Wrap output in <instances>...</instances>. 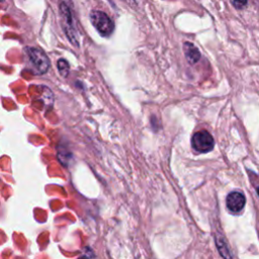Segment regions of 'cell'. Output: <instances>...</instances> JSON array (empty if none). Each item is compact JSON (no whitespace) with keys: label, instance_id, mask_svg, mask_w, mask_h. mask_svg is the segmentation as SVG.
I'll use <instances>...</instances> for the list:
<instances>
[{"label":"cell","instance_id":"9c48e42d","mask_svg":"<svg viewBox=\"0 0 259 259\" xmlns=\"http://www.w3.org/2000/svg\"><path fill=\"white\" fill-rule=\"evenodd\" d=\"M248 3V0H233V4L237 9L244 8Z\"/></svg>","mask_w":259,"mask_h":259},{"label":"cell","instance_id":"6da1fadb","mask_svg":"<svg viewBox=\"0 0 259 259\" xmlns=\"http://www.w3.org/2000/svg\"><path fill=\"white\" fill-rule=\"evenodd\" d=\"M59 9H60L61 25L65 32V35H66L67 39L73 46L77 47L79 44L78 43V34H77V30L75 27V22H74V17H73L72 11H71L70 7L65 2L60 3Z\"/></svg>","mask_w":259,"mask_h":259},{"label":"cell","instance_id":"277c9868","mask_svg":"<svg viewBox=\"0 0 259 259\" xmlns=\"http://www.w3.org/2000/svg\"><path fill=\"white\" fill-rule=\"evenodd\" d=\"M192 148L200 153H208L213 150L215 141L213 136L208 131H200L192 136L191 139Z\"/></svg>","mask_w":259,"mask_h":259},{"label":"cell","instance_id":"30bf717a","mask_svg":"<svg viewBox=\"0 0 259 259\" xmlns=\"http://www.w3.org/2000/svg\"><path fill=\"white\" fill-rule=\"evenodd\" d=\"M257 193H258V196H259V188L257 189Z\"/></svg>","mask_w":259,"mask_h":259},{"label":"cell","instance_id":"ba28073f","mask_svg":"<svg viewBox=\"0 0 259 259\" xmlns=\"http://www.w3.org/2000/svg\"><path fill=\"white\" fill-rule=\"evenodd\" d=\"M57 66H58V70H59V73L61 74V76L66 78L69 74V63L65 59H60V60H58Z\"/></svg>","mask_w":259,"mask_h":259},{"label":"cell","instance_id":"7a4b0ae2","mask_svg":"<svg viewBox=\"0 0 259 259\" xmlns=\"http://www.w3.org/2000/svg\"><path fill=\"white\" fill-rule=\"evenodd\" d=\"M26 54L29 59L31 67L34 69L36 74L43 75L48 72L51 64L47 54L43 50L39 48L29 47L26 48Z\"/></svg>","mask_w":259,"mask_h":259},{"label":"cell","instance_id":"8992f818","mask_svg":"<svg viewBox=\"0 0 259 259\" xmlns=\"http://www.w3.org/2000/svg\"><path fill=\"white\" fill-rule=\"evenodd\" d=\"M183 51H184L185 58H186V60L188 61L189 64H196L200 61L201 52L193 44H191L189 42L184 43Z\"/></svg>","mask_w":259,"mask_h":259},{"label":"cell","instance_id":"8fae6325","mask_svg":"<svg viewBox=\"0 0 259 259\" xmlns=\"http://www.w3.org/2000/svg\"><path fill=\"white\" fill-rule=\"evenodd\" d=\"M0 1H2V0H0Z\"/></svg>","mask_w":259,"mask_h":259},{"label":"cell","instance_id":"3957f363","mask_svg":"<svg viewBox=\"0 0 259 259\" xmlns=\"http://www.w3.org/2000/svg\"><path fill=\"white\" fill-rule=\"evenodd\" d=\"M90 20L97 32L103 37H110L115 30V23L104 11L93 10L90 12Z\"/></svg>","mask_w":259,"mask_h":259},{"label":"cell","instance_id":"52a82bcc","mask_svg":"<svg viewBox=\"0 0 259 259\" xmlns=\"http://www.w3.org/2000/svg\"><path fill=\"white\" fill-rule=\"evenodd\" d=\"M216 245L218 247V250H219L221 256L224 259H231V254H230L228 247H227L226 241L220 234H218L216 236Z\"/></svg>","mask_w":259,"mask_h":259},{"label":"cell","instance_id":"5b68a950","mask_svg":"<svg viewBox=\"0 0 259 259\" xmlns=\"http://www.w3.org/2000/svg\"><path fill=\"white\" fill-rule=\"evenodd\" d=\"M246 199L240 191H233L227 197V208L233 213H239L245 207Z\"/></svg>","mask_w":259,"mask_h":259}]
</instances>
